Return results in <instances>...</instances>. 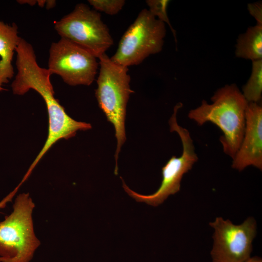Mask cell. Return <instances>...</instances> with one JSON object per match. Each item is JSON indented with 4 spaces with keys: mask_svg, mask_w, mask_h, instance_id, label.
Wrapping results in <instances>:
<instances>
[{
    "mask_svg": "<svg viewBox=\"0 0 262 262\" xmlns=\"http://www.w3.org/2000/svg\"><path fill=\"white\" fill-rule=\"evenodd\" d=\"M91 53L64 38L52 43L49 49L48 69L71 86L91 85L95 79L98 62Z\"/></svg>",
    "mask_w": 262,
    "mask_h": 262,
    "instance_id": "8",
    "label": "cell"
},
{
    "mask_svg": "<svg viewBox=\"0 0 262 262\" xmlns=\"http://www.w3.org/2000/svg\"><path fill=\"white\" fill-rule=\"evenodd\" d=\"M210 225L214 229L211 251L213 262H245L251 257L256 234V222L253 217L235 225L217 217Z\"/></svg>",
    "mask_w": 262,
    "mask_h": 262,
    "instance_id": "9",
    "label": "cell"
},
{
    "mask_svg": "<svg viewBox=\"0 0 262 262\" xmlns=\"http://www.w3.org/2000/svg\"><path fill=\"white\" fill-rule=\"evenodd\" d=\"M243 95L248 102L259 103L262 93V59L253 61L252 72L243 87Z\"/></svg>",
    "mask_w": 262,
    "mask_h": 262,
    "instance_id": "13",
    "label": "cell"
},
{
    "mask_svg": "<svg viewBox=\"0 0 262 262\" xmlns=\"http://www.w3.org/2000/svg\"><path fill=\"white\" fill-rule=\"evenodd\" d=\"M56 5V1L55 0H47L46 1V7L47 9H49L53 7H54Z\"/></svg>",
    "mask_w": 262,
    "mask_h": 262,
    "instance_id": "17",
    "label": "cell"
},
{
    "mask_svg": "<svg viewBox=\"0 0 262 262\" xmlns=\"http://www.w3.org/2000/svg\"><path fill=\"white\" fill-rule=\"evenodd\" d=\"M235 54L252 61L262 59V25L250 27L239 36Z\"/></svg>",
    "mask_w": 262,
    "mask_h": 262,
    "instance_id": "12",
    "label": "cell"
},
{
    "mask_svg": "<svg viewBox=\"0 0 262 262\" xmlns=\"http://www.w3.org/2000/svg\"><path fill=\"white\" fill-rule=\"evenodd\" d=\"M16 66L17 70L11 87L15 95H23L30 89L37 92L43 98L49 116V130L46 141L31 165L25 177L32 170L50 147L60 139L74 136L78 131L92 128L90 123L77 121L70 117L54 97L49 69L40 67L32 45L21 38L16 49Z\"/></svg>",
    "mask_w": 262,
    "mask_h": 262,
    "instance_id": "1",
    "label": "cell"
},
{
    "mask_svg": "<svg viewBox=\"0 0 262 262\" xmlns=\"http://www.w3.org/2000/svg\"><path fill=\"white\" fill-rule=\"evenodd\" d=\"M54 29L61 38L82 47L98 59L114 44L100 14L84 3L77 4L70 13L55 22Z\"/></svg>",
    "mask_w": 262,
    "mask_h": 262,
    "instance_id": "6",
    "label": "cell"
},
{
    "mask_svg": "<svg viewBox=\"0 0 262 262\" xmlns=\"http://www.w3.org/2000/svg\"><path fill=\"white\" fill-rule=\"evenodd\" d=\"M182 106L178 103L174 108V112L169 120L171 132L175 131L179 135L182 145V153L180 157L172 156L162 168V180L158 190L150 195H142L131 190L121 178L125 192L137 202L157 206L168 196L179 192L183 175L191 170L198 157L195 151L193 140L189 131L177 123V113Z\"/></svg>",
    "mask_w": 262,
    "mask_h": 262,
    "instance_id": "7",
    "label": "cell"
},
{
    "mask_svg": "<svg viewBox=\"0 0 262 262\" xmlns=\"http://www.w3.org/2000/svg\"><path fill=\"white\" fill-rule=\"evenodd\" d=\"M170 0H147L146 2L149 7V11L159 20L168 24L171 30L177 43L176 33L172 27L167 13V8Z\"/></svg>",
    "mask_w": 262,
    "mask_h": 262,
    "instance_id": "14",
    "label": "cell"
},
{
    "mask_svg": "<svg viewBox=\"0 0 262 262\" xmlns=\"http://www.w3.org/2000/svg\"><path fill=\"white\" fill-rule=\"evenodd\" d=\"M98 59L99 72L95 96L99 108L115 128L117 147L114 173L116 175L118 155L126 139L125 121L127 105L130 94L134 92L130 87L128 67L115 63L106 53Z\"/></svg>",
    "mask_w": 262,
    "mask_h": 262,
    "instance_id": "3",
    "label": "cell"
},
{
    "mask_svg": "<svg viewBox=\"0 0 262 262\" xmlns=\"http://www.w3.org/2000/svg\"><path fill=\"white\" fill-rule=\"evenodd\" d=\"M248 166L262 169V107L259 103H247L244 136L232 164L239 171Z\"/></svg>",
    "mask_w": 262,
    "mask_h": 262,
    "instance_id": "10",
    "label": "cell"
},
{
    "mask_svg": "<svg viewBox=\"0 0 262 262\" xmlns=\"http://www.w3.org/2000/svg\"><path fill=\"white\" fill-rule=\"evenodd\" d=\"M245 262H262V260L259 257H250Z\"/></svg>",
    "mask_w": 262,
    "mask_h": 262,
    "instance_id": "18",
    "label": "cell"
},
{
    "mask_svg": "<svg viewBox=\"0 0 262 262\" xmlns=\"http://www.w3.org/2000/svg\"><path fill=\"white\" fill-rule=\"evenodd\" d=\"M248 10L250 15L257 21V24L262 25V3L256 2L248 4Z\"/></svg>",
    "mask_w": 262,
    "mask_h": 262,
    "instance_id": "16",
    "label": "cell"
},
{
    "mask_svg": "<svg viewBox=\"0 0 262 262\" xmlns=\"http://www.w3.org/2000/svg\"><path fill=\"white\" fill-rule=\"evenodd\" d=\"M88 1L95 10L109 15H115L118 13L125 3L124 0H89Z\"/></svg>",
    "mask_w": 262,
    "mask_h": 262,
    "instance_id": "15",
    "label": "cell"
},
{
    "mask_svg": "<svg viewBox=\"0 0 262 262\" xmlns=\"http://www.w3.org/2000/svg\"><path fill=\"white\" fill-rule=\"evenodd\" d=\"M35 204L29 193L19 194L10 215L0 222V262H30L41 243L35 234Z\"/></svg>",
    "mask_w": 262,
    "mask_h": 262,
    "instance_id": "4",
    "label": "cell"
},
{
    "mask_svg": "<svg viewBox=\"0 0 262 262\" xmlns=\"http://www.w3.org/2000/svg\"><path fill=\"white\" fill-rule=\"evenodd\" d=\"M165 34V23L144 9L124 33L110 59L127 67L139 65L149 55L162 50Z\"/></svg>",
    "mask_w": 262,
    "mask_h": 262,
    "instance_id": "5",
    "label": "cell"
},
{
    "mask_svg": "<svg viewBox=\"0 0 262 262\" xmlns=\"http://www.w3.org/2000/svg\"><path fill=\"white\" fill-rule=\"evenodd\" d=\"M21 38L15 23L9 25L0 20V91L3 90V84L8 83L14 76L12 62Z\"/></svg>",
    "mask_w": 262,
    "mask_h": 262,
    "instance_id": "11",
    "label": "cell"
},
{
    "mask_svg": "<svg viewBox=\"0 0 262 262\" xmlns=\"http://www.w3.org/2000/svg\"><path fill=\"white\" fill-rule=\"evenodd\" d=\"M211 100V104L202 100L200 106L190 111L188 117L199 126L208 122L217 126L223 133L220 138L223 151L233 159L244 136L248 102L235 84L218 89Z\"/></svg>",
    "mask_w": 262,
    "mask_h": 262,
    "instance_id": "2",
    "label": "cell"
}]
</instances>
